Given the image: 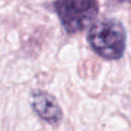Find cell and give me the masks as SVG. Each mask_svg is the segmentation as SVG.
I'll use <instances>...</instances> for the list:
<instances>
[{
    "label": "cell",
    "mask_w": 131,
    "mask_h": 131,
    "mask_svg": "<svg viewBox=\"0 0 131 131\" xmlns=\"http://www.w3.org/2000/svg\"><path fill=\"white\" fill-rule=\"evenodd\" d=\"M91 48L105 59H119L126 47V32L123 25L114 18H104L94 24L87 35Z\"/></svg>",
    "instance_id": "1"
},
{
    "label": "cell",
    "mask_w": 131,
    "mask_h": 131,
    "mask_svg": "<svg viewBox=\"0 0 131 131\" xmlns=\"http://www.w3.org/2000/svg\"><path fill=\"white\" fill-rule=\"evenodd\" d=\"M54 8L63 29L69 34L89 27L98 14L97 0H55Z\"/></svg>",
    "instance_id": "2"
},
{
    "label": "cell",
    "mask_w": 131,
    "mask_h": 131,
    "mask_svg": "<svg viewBox=\"0 0 131 131\" xmlns=\"http://www.w3.org/2000/svg\"><path fill=\"white\" fill-rule=\"evenodd\" d=\"M31 104L35 113L51 125H57L62 117L61 110L55 98L47 92L35 91L31 97Z\"/></svg>",
    "instance_id": "3"
},
{
    "label": "cell",
    "mask_w": 131,
    "mask_h": 131,
    "mask_svg": "<svg viewBox=\"0 0 131 131\" xmlns=\"http://www.w3.org/2000/svg\"><path fill=\"white\" fill-rule=\"evenodd\" d=\"M117 1H119V2H123V3H124V2H130L131 0H117Z\"/></svg>",
    "instance_id": "4"
}]
</instances>
